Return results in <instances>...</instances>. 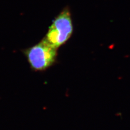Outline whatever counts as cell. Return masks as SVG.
<instances>
[{
    "instance_id": "2",
    "label": "cell",
    "mask_w": 130,
    "mask_h": 130,
    "mask_svg": "<svg viewBox=\"0 0 130 130\" xmlns=\"http://www.w3.org/2000/svg\"><path fill=\"white\" fill-rule=\"evenodd\" d=\"M25 55L30 68L35 71H43L56 61L58 48L43 39L41 41L26 50Z\"/></svg>"
},
{
    "instance_id": "1",
    "label": "cell",
    "mask_w": 130,
    "mask_h": 130,
    "mask_svg": "<svg viewBox=\"0 0 130 130\" xmlns=\"http://www.w3.org/2000/svg\"><path fill=\"white\" fill-rule=\"evenodd\" d=\"M73 31L70 10L64 8L53 20L44 39L51 45L58 49L71 38Z\"/></svg>"
}]
</instances>
